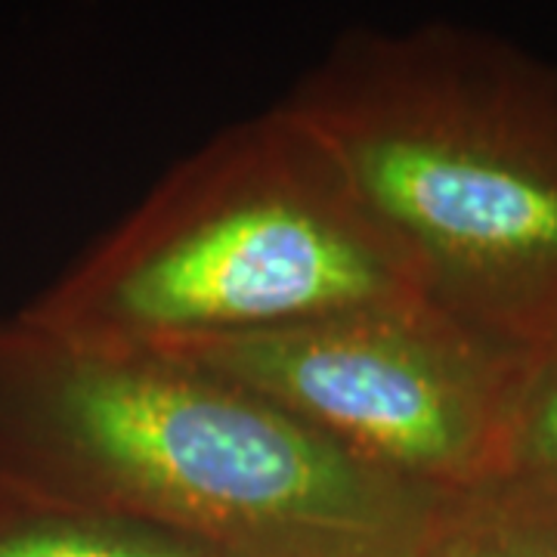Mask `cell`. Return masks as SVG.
Segmentation results:
<instances>
[{"mask_svg":"<svg viewBox=\"0 0 557 557\" xmlns=\"http://www.w3.org/2000/svg\"><path fill=\"white\" fill-rule=\"evenodd\" d=\"M282 106L421 298L518 357L557 338V62L449 22L354 28Z\"/></svg>","mask_w":557,"mask_h":557,"instance_id":"7a4b0ae2","label":"cell"},{"mask_svg":"<svg viewBox=\"0 0 557 557\" xmlns=\"http://www.w3.org/2000/svg\"><path fill=\"white\" fill-rule=\"evenodd\" d=\"M416 557H557V496L498 478L446 498Z\"/></svg>","mask_w":557,"mask_h":557,"instance_id":"8992f818","label":"cell"},{"mask_svg":"<svg viewBox=\"0 0 557 557\" xmlns=\"http://www.w3.org/2000/svg\"><path fill=\"white\" fill-rule=\"evenodd\" d=\"M0 480L218 557H416L443 505L189 359L0 317Z\"/></svg>","mask_w":557,"mask_h":557,"instance_id":"6da1fadb","label":"cell"},{"mask_svg":"<svg viewBox=\"0 0 557 557\" xmlns=\"http://www.w3.org/2000/svg\"><path fill=\"white\" fill-rule=\"evenodd\" d=\"M0 557H218L201 542L0 480Z\"/></svg>","mask_w":557,"mask_h":557,"instance_id":"5b68a950","label":"cell"},{"mask_svg":"<svg viewBox=\"0 0 557 557\" xmlns=\"http://www.w3.org/2000/svg\"><path fill=\"white\" fill-rule=\"evenodd\" d=\"M502 478L557 496V338L523 359Z\"/></svg>","mask_w":557,"mask_h":557,"instance_id":"52a82bcc","label":"cell"},{"mask_svg":"<svg viewBox=\"0 0 557 557\" xmlns=\"http://www.w3.org/2000/svg\"><path fill=\"white\" fill-rule=\"evenodd\" d=\"M418 295L325 143L282 102L205 139L20 313L174 354Z\"/></svg>","mask_w":557,"mask_h":557,"instance_id":"3957f363","label":"cell"},{"mask_svg":"<svg viewBox=\"0 0 557 557\" xmlns=\"http://www.w3.org/2000/svg\"><path fill=\"white\" fill-rule=\"evenodd\" d=\"M421 496L502 478L523 359L412 295L174 350Z\"/></svg>","mask_w":557,"mask_h":557,"instance_id":"277c9868","label":"cell"}]
</instances>
